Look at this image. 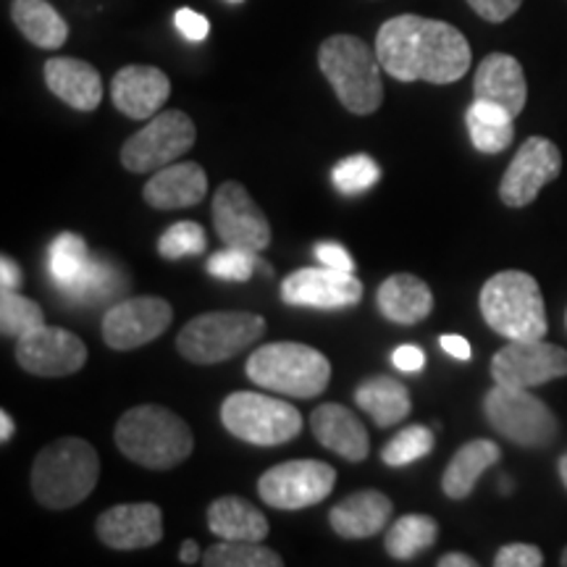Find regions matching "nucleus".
<instances>
[{
	"label": "nucleus",
	"instance_id": "obj_45",
	"mask_svg": "<svg viewBox=\"0 0 567 567\" xmlns=\"http://www.w3.org/2000/svg\"><path fill=\"white\" fill-rule=\"evenodd\" d=\"M439 344H442V350L446 354H452V358H457V360H471L473 358V347L465 337L444 334L442 339H439Z\"/></svg>",
	"mask_w": 567,
	"mask_h": 567
},
{
	"label": "nucleus",
	"instance_id": "obj_23",
	"mask_svg": "<svg viewBox=\"0 0 567 567\" xmlns=\"http://www.w3.org/2000/svg\"><path fill=\"white\" fill-rule=\"evenodd\" d=\"M45 84L59 101L74 111L90 113L103 101V80L87 61L66 59V55L51 59L45 63Z\"/></svg>",
	"mask_w": 567,
	"mask_h": 567
},
{
	"label": "nucleus",
	"instance_id": "obj_12",
	"mask_svg": "<svg viewBox=\"0 0 567 567\" xmlns=\"http://www.w3.org/2000/svg\"><path fill=\"white\" fill-rule=\"evenodd\" d=\"M213 226L226 247L264 252L271 245V226L252 195L239 182H224L213 197Z\"/></svg>",
	"mask_w": 567,
	"mask_h": 567
},
{
	"label": "nucleus",
	"instance_id": "obj_32",
	"mask_svg": "<svg viewBox=\"0 0 567 567\" xmlns=\"http://www.w3.org/2000/svg\"><path fill=\"white\" fill-rule=\"evenodd\" d=\"M124 289H126V279L116 266L109 264V260L92 258L80 279L71 284V287L61 289V295L66 297L69 302L92 305V302L109 300V297L124 292Z\"/></svg>",
	"mask_w": 567,
	"mask_h": 567
},
{
	"label": "nucleus",
	"instance_id": "obj_49",
	"mask_svg": "<svg viewBox=\"0 0 567 567\" xmlns=\"http://www.w3.org/2000/svg\"><path fill=\"white\" fill-rule=\"evenodd\" d=\"M13 431H17V425H13V417L3 410V413H0V442L9 444L13 439Z\"/></svg>",
	"mask_w": 567,
	"mask_h": 567
},
{
	"label": "nucleus",
	"instance_id": "obj_43",
	"mask_svg": "<svg viewBox=\"0 0 567 567\" xmlns=\"http://www.w3.org/2000/svg\"><path fill=\"white\" fill-rule=\"evenodd\" d=\"M316 258L321 260L326 268H337V271H350L354 274V260L352 255L337 243H318L316 245Z\"/></svg>",
	"mask_w": 567,
	"mask_h": 567
},
{
	"label": "nucleus",
	"instance_id": "obj_15",
	"mask_svg": "<svg viewBox=\"0 0 567 567\" xmlns=\"http://www.w3.org/2000/svg\"><path fill=\"white\" fill-rule=\"evenodd\" d=\"M174 321V308L163 297H130L103 316V339L111 350L130 352L158 339Z\"/></svg>",
	"mask_w": 567,
	"mask_h": 567
},
{
	"label": "nucleus",
	"instance_id": "obj_24",
	"mask_svg": "<svg viewBox=\"0 0 567 567\" xmlns=\"http://www.w3.org/2000/svg\"><path fill=\"white\" fill-rule=\"evenodd\" d=\"M392 499L379 488L354 492L329 513V523L342 538H371L389 526Z\"/></svg>",
	"mask_w": 567,
	"mask_h": 567
},
{
	"label": "nucleus",
	"instance_id": "obj_3",
	"mask_svg": "<svg viewBox=\"0 0 567 567\" xmlns=\"http://www.w3.org/2000/svg\"><path fill=\"white\" fill-rule=\"evenodd\" d=\"M101 457L84 439H59L34 460L30 486L34 499L48 509H71L95 492Z\"/></svg>",
	"mask_w": 567,
	"mask_h": 567
},
{
	"label": "nucleus",
	"instance_id": "obj_30",
	"mask_svg": "<svg viewBox=\"0 0 567 567\" xmlns=\"http://www.w3.org/2000/svg\"><path fill=\"white\" fill-rule=\"evenodd\" d=\"M467 134H471L473 147L484 155L505 153L515 140V116L502 105L478 101L473 97L471 109L465 113Z\"/></svg>",
	"mask_w": 567,
	"mask_h": 567
},
{
	"label": "nucleus",
	"instance_id": "obj_36",
	"mask_svg": "<svg viewBox=\"0 0 567 567\" xmlns=\"http://www.w3.org/2000/svg\"><path fill=\"white\" fill-rule=\"evenodd\" d=\"M379 179H381L379 163L365 153L342 158L334 168H331V182H334V187L347 197H358L368 193V189L379 184Z\"/></svg>",
	"mask_w": 567,
	"mask_h": 567
},
{
	"label": "nucleus",
	"instance_id": "obj_7",
	"mask_svg": "<svg viewBox=\"0 0 567 567\" xmlns=\"http://www.w3.org/2000/svg\"><path fill=\"white\" fill-rule=\"evenodd\" d=\"M264 334L266 321L260 316L224 310V313H203L193 318L176 337V347L189 363L216 365L237 358Z\"/></svg>",
	"mask_w": 567,
	"mask_h": 567
},
{
	"label": "nucleus",
	"instance_id": "obj_6",
	"mask_svg": "<svg viewBox=\"0 0 567 567\" xmlns=\"http://www.w3.org/2000/svg\"><path fill=\"white\" fill-rule=\"evenodd\" d=\"M247 379L268 392L310 400L329 386L331 363L316 347L271 342L247 358Z\"/></svg>",
	"mask_w": 567,
	"mask_h": 567
},
{
	"label": "nucleus",
	"instance_id": "obj_52",
	"mask_svg": "<svg viewBox=\"0 0 567 567\" xmlns=\"http://www.w3.org/2000/svg\"><path fill=\"white\" fill-rule=\"evenodd\" d=\"M231 3H239V0H231Z\"/></svg>",
	"mask_w": 567,
	"mask_h": 567
},
{
	"label": "nucleus",
	"instance_id": "obj_40",
	"mask_svg": "<svg viewBox=\"0 0 567 567\" xmlns=\"http://www.w3.org/2000/svg\"><path fill=\"white\" fill-rule=\"evenodd\" d=\"M544 555L534 544H507L496 551L494 567H542Z\"/></svg>",
	"mask_w": 567,
	"mask_h": 567
},
{
	"label": "nucleus",
	"instance_id": "obj_50",
	"mask_svg": "<svg viewBox=\"0 0 567 567\" xmlns=\"http://www.w3.org/2000/svg\"><path fill=\"white\" fill-rule=\"evenodd\" d=\"M557 471H559V478H563V484H565V488H567V455L559 457Z\"/></svg>",
	"mask_w": 567,
	"mask_h": 567
},
{
	"label": "nucleus",
	"instance_id": "obj_16",
	"mask_svg": "<svg viewBox=\"0 0 567 567\" xmlns=\"http://www.w3.org/2000/svg\"><path fill=\"white\" fill-rule=\"evenodd\" d=\"M17 363L32 375L59 379L82 371L87 363V344L61 326H40L17 339Z\"/></svg>",
	"mask_w": 567,
	"mask_h": 567
},
{
	"label": "nucleus",
	"instance_id": "obj_8",
	"mask_svg": "<svg viewBox=\"0 0 567 567\" xmlns=\"http://www.w3.org/2000/svg\"><path fill=\"white\" fill-rule=\"evenodd\" d=\"M484 413L496 434L523 450H547L557 442L559 423L555 413L528 389L496 384L484 396Z\"/></svg>",
	"mask_w": 567,
	"mask_h": 567
},
{
	"label": "nucleus",
	"instance_id": "obj_37",
	"mask_svg": "<svg viewBox=\"0 0 567 567\" xmlns=\"http://www.w3.org/2000/svg\"><path fill=\"white\" fill-rule=\"evenodd\" d=\"M434 431L425 429V425H408L396 434L392 442L384 444V452H381V460L389 467H405L415 460H421L425 455L434 452Z\"/></svg>",
	"mask_w": 567,
	"mask_h": 567
},
{
	"label": "nucleus",
	"instance_id": "obj_48",
	"mask_svg": "<svg viewBox=\"0 0 567 567\" xmlns=\"http://www.w3.org/2000/svg\"><path fill=\"white\" fill-rule=\"evenodd\" d=\"M179 559H182L184 565H197V563H203L200 547H197V542H193V538H187V542H184L182 549H179Z\"/></svg>",
	"mask_w": 567,
	"mask_h": 567
},
{
	"label": "nucleus",
	"instance_id": "obj_11",
	"mask_svg": "<svg viewBox=\"0 0 567 567\" xmlns=\"http://www.w3.org/2000/svg\"><path fill=\"white\" fill-rule=\"evenodd\" d=\"M337 471L321 460H289L258 478V494L274 509H305L334 492Z\"/></svg>",
	"mask_w": 567,
	"mask_h": 567
},
{
	"label": "nucleus",
	"instance_id": "obj_35",
	"mask_svg": "<svg viewBox=\"0 0 567 567\" xmlns=\"http://www.w3.org/2000/svg\"><path fill=\"white\" fill-rule=\"evenodd\" d=\"M40 326H45V313L38 302L19 295L17 289L0 292V331H3V337L21 339Z\"/></svg>",
	"mask_w": 567,
	"mask_h": 567
},
{
	"label": "nucleus",
	"instance_id": "obj_39",
	"mask_svg": "<svg viewBox=\"0 0 567 567\" xmlns=\"http://www.w3.org/2000/svg\"><path fill=\"white\" fill-rule=\"evenodd\" d=\"M258 268L271 274V268L258 260V252L243 250V247H226V250L210 255L208 260V274L224 281H247L252 279V274L258 271Z\"/></svg>",
	"mask_w": 567,
	"mask_h": 567
},
{
	"label": "nucleus",
	"instance_id": "obj_38",
	"mask_svg": "<svg viewBox=\"0 0 567 567\" xmlns=\"http://www.w3.org/2000/svg\"><path fill=\"white\" fill-rule=\"evenodd\" d=\"M205 229L195 221H179L168 226L158 239V255L163 260H179L189 258V255L205 252Z\"/></svg>",
	"mask_w": 567,
	"mask_h": 567
},
{
	"label": "nucleus",
	"instance_id": "obj_22",
	"mask_svg": "<svg viewBox=\"0 0 567 567\" xmlns=\"http://www.w3.org/2000/svg\"><path fill=\"white\" fill-rule=\"evenodd\" d=\"M310 429L318 442L334 455L350 460V463H363L371 452V439H368L365 425L360 417L337 402H326V405L316 408L310 415Z\"/></svg>",
	"mask_w": 567,
	"mask_h": 567
},
{
	"label": "nucleus",
	"instance_id": "obj_5",
	"mask_svg": "<svg viewBox=\"0 0 567 567\" xmlns=\"http://www.w3.org/2000/svg\"><path fill=\"white\" fill-rule=\"evenodd\" d=\"M478 308L488 329L509 342H534L547 337V308L542 287L526 271H499L484 284Z\"/></svg>",
	"mask_w": 567,
	"mask_h": 567
},
{
	"label": "nucleus",
	"instance_id": "obj_18",
	"mask_svg": "<svg viewBox=\"0 0 567 567\" xmlns=\"http://www.w3.org/2000/svg\"><path fill=\"white\" fill-rule=\"evenodd\" d=\"M95 534L111 549H147L163 538V513L158 505H151V502L116 505L97 517Z\"/></svg>",
	"mask_w": 567,
	"mask_h": 567
},
{
	"label": "nucleus",
	"instance_id": "obj_29",
	"mask_svg": "<svg viewBox=\"0 0 567 567\" xmlns=\"http://www.w3.org/2000/svg\"><path fill=\"white\" fill-rule=\"evenodd\" d=\"M11 19L32 45L59 51L69 40V24L48 0H13Z\"/></svg>",
	"mask_w": 567,
	"mask_h": 567
},
{
	"label": "nucleus",
	"instance_id": "obj_17",
	"mask_svg": "<svg viewBox=\"0 0 567 567\" xmlns=\"http://www.w3.org/2000/svg\"><path fill=\"white\" fill-rule=\"evenodd\" d=\"M281 300L295 308L342 310L363 300V281L337 268H300L281 284Z\"/></svg>",
	"mask_w": 567,
	"mask_h": 567
},
{
	"label": "nucleus",
	"instance_id": "obj_28",
	"mask_svg": "<svg viewBox=\"0 0 567 567\" xmlns=\"http://www.w3.org/2000/svg\"><path fill=\"white\" fill-rule=\"evenodd\" d=\"M354 402L373 417L379 429L402 423L410 415V410H413L408 386L402 381L389 379V375H375V379L363 381V384L354 389Z\"/></svg>",
	"mask_w": 567,
	"mask_h": 567
},
{
	"label": "nucleus",
	"instance_id": "obj_13",
	"mask_svg": "<svg viewBox=\"0 0 567 567\" xmlns=\"http://www.w3.org/2000/svg\"><path fill=\"white\" fill-rule=\"evenodd\" d=\"M563 172V153L547 137H528L499 182V200L507 208H526Z\"/></svg>",
	"mask_w": 567,
	"mask_h": 567
},
{
	"label": "nucleus",
	"instance_id": "obj_21",
	"mask_svg": "<svg viewBox=\"0 0 567 567\" xmlns=\"http://www.w3.org/2000/svg\"><path fill=\"white\" fill-rule=\"evenodd\" d=\"M473 95L478 101L502 105V109L520 116L528 101V84L523 74L520 61L509 53H492L478 63L476 80H473Z\"/></svg>",
	"mask_w": 567,
	"mask_h": 567
},
{
	"label": "nucleus",
	"instance_id": "obj_51",
	"mask_svg": "<svg viewBox=\"0 0 567 567\" xmlns=\"http://www.w3.org/2000/svg\"><path fill=\"white\" fill-rule=\"evenodd\" d=\"M559 563H563V565L567 567V547H565V551H563V559H559Z\"/></svg>",
	"mask_w": 567,
	"mask_h": 567
},
{
	"label": "nucleus",
	"instance_id": "obj_41",
	"mask_svg": "<svg viewBox=\"0 0 567 567\" xmlns=\"http://www.w3.org/2000/svg\"><path fill=\"white\" fill-rule=\"evenodd\" d=\"M467 6H471L481 19L492 21V24H502V21H507L517 9H520L523 0H467Z\"/></svg>",
	"mask_w": 567,
	"mask_h": 567
},
{
	"label": "nucleus",
	"instance_id": "obj_26",
	"mask_svg": "<svg viewBox=\"0 0 567 567\" xmlns=\"http://www.w3.org/2000/svg\"><path fill=\"white\" fill-rule=\"evenodd\" d=\"M502 460V450L492 439H473L460 446L455 457L446 465L442 488L450 499H467L476 488L478 478L484 476L488 467H494Z\"/></svg>",
	"mask_w": 567,
	"mask_h": 567
},
{
	"label": "nucleus",
	"instance_id": "obj_31",
	"mask_svg": "<svg viewBox=\"0 0 567 567\" xmlns=\"http://www.w3.org/2000/svg\"><path fill=\"white\" fill-rule=\"evenodd\" d=\"M439 536V523L431 515L423 513H413L400 517L392 528H389L384 547L389 551V557L394 559H413L421 555V551L431 549L436 544Z\"/></svg>",
	"mask_w": 567,
	"mask_h": 567
},
{
	"label": "nucleus",
	"instance_id": "obj_14",
	"mask_svg": "<svg viewBox=\"0 0 567 567\" xmlns=\"http://www.w3.org/2000/svg\"><path fill=\"white\" fill-rule=\"evenodd\" d=\"M567 375V352L563 347L534 339V342H509L492 358L494 384L534 389Z\"/></svg>",
	"mask_w": 567,
	"mask_h": 567
},
{
	"label": "nucleus",
	"instance_id": "obj_4",
	"mask_svg": "<svg viewBox=\"0 0 567 567\" xmlns=\"http://www.w3.org/2000/svg\"><path fill=\"white\" fill-rule=\"evenodd\" d=\"M318 66L334 87L339 103L354 116H371L384 103L381 61L375 48L354 34H331L318 48Z\"/></svg>",
	"mask_w": 567,
	"mask_h": 567
},
{
	"label": "nucleus",
	"instance_id": "obj_10",
	"mask_svg": "<svg viewBox=\"0 0 567 567\" xmlns=\"http://www.w3.org/2000/svg\"><path fill=\"white\" fill-rule=\"evenodd\" d=\"M197 140L195 122L184 111L155 113L145 130L132 134L122 147V163L132 174H155L184 153L193 151Z\"/></svg>",
	"mask_w": 567,
	"mask_h": 567
},
{
	"label": "nucleus",
	"instance_id": "obj_25",
	"mask_svg": "<svg viewBox=\"0 0 567 567\" xmlns=\"http://www.w3.org/2000/svg\"><path fill=\"white\" fill-rule=\"evenodd\" d=\"M381 316L396 326H415L434 310V292L423 279L410 274H396L379 287L375 295Z\"/></svg>",
	"mask_w": 567,
	"mask_h": 567
},
{
	"label": "nucleus",
	"instance_id": "obj_9",
	"mask_svg": "<svg viewBox=\"0 0 567 567\" xmlns=\"http://www.w3.org/2000/svg\"><path fill=\"white\" fill-rule=\"evenodd\" d=\"M221 423L231 436L255 446H279L302 431L300 410L260 392H234L221 405Z\"/></svg>",
	"mask_w": 567,
	"mask_h": 567
},
{
	"label": "nucleus",
	"instance_id": "obj_46",
	"mask_svg": "<svg viewBox=\"0 0 567 567\" xmlns=\"http://www.w3.org/2000/svg\"><path fill=\"white\" fill-rule=\"evenodd\" d=\"M0 287L3 289H19L21 287V268L17 260H11L9 255L0 258Z\"/></svg>",
	"mask_w": 567,
	"mask_h": 567
},
{
	"label": "nucleus",
	"instance_id": "obj_20",
	"mask_svg": "<svg viewBox=\"0 0 567 567\" xmlns=\"http://www.w3.org/2000/svg\"><path fill=\"white\" fill-rule=\"evenodd\" d=\"M205 195H208V176H205L200 163L193 161L168 163V166L158 168L142 189L145 203L155 210L193 208V205L205 200Z\"/></svg>",
	"mask_w": 567,
	"mask_h": 567
},
{
	"label": "nucleus",
	"instance_id": "obj_34",
	"mask_svg": "<svg viewBox=\"0 0 567 567\" xmlns=\"http://www.w3.org/2000/svg\"><path fill=\"white\" fill-rule=\"evenodd\" d=\"M203 565L208 567H281L279 551L264 547L260 542H224L205 549Z\"/></svg>",
	"mask_w": 567,
	"mask_h": 567
},
{
	"label": "nucleus",
	"instance_id": "obj_2",
	"mask_svg": "<svg viewBox=\"0 0 567 567\" xmlns=\"http://www.w3.org/2000/svg\"><path fill=\"white\" fill-rule=\"evenodd\" d=\"M122 455L147 471H172L193 455L195 436L187 421L161 405L126 410L113 431Z\"/></svg>",
	"mask_w": 567,
	"mask_h": 567
},
{
	"label": "nucleus",
	"instance_id": "obj_27",
	"mask_svg": "<svg viewBox=\"0 0 567 567\" xmlns=\"http://www.w3.org/2000/svg\"><path fill=\"white\" fill-rule=\"evenodd\" d=\"M208 528L224 542H264L268 520L243 496H221L208 507Z\"/></svg>",
	"mask_w": 567,
	"mask_h": 567
},
{
	"label": "nucleus",
	"instance_id": "obj_47",
	"mask_svg": "<svg viewBox=\"0 0 567 567\" xmlns=\"http://www.w3.org/2000/svg\"><path fill=\"white\" fill-rule=\"evenodd\" d=\"M439 567H476L478 563L473 557L463 555V551H450V555L439 557Z\"/></svg>",
	"mask_w": 567,
	"mask_h": 567
},
{
	"label": "nucleus",
	"instance_id": "obj_33",
	"mask_svg": "<svg viewBox=\"0 0 567 567\" xmlns=\"http://www.w3.org/2000/svg\"><path fill=\"white\" fill-rule=\"evenodd\" d=\"M92 255L87 250V243L84 237L74 231H63L53 239L51 245V258H48V271H51V279L55 289H66L84 274V268L90 266Z\"/></svg>",
	"mask_w": 567,
	"mask_h": 567
},
{
	"label": "nucleus",
	"instance_id": "obj_1",
	"mask_svg": "<svg viewBox=\"0 0 567 567\" xmlns=\"http://www.w3.org/2000/svg\"><path fill=\"white\" fill-rule=\"evenodd\" d=\"M381 69L396 82H460L471 69V45L457 27L439 19L402 13L375 34Z\"/></svg>",
	"mask_w": 567,
	"mask_h": 567
},
{
	"label": "nucleus",
	"instance_id": "obj_44",
	"mask_svg": "<svg viewBox=\"0 0 567 567\" xmlns=\"http://www.w3.org/2000/svg\"><path fill=\"white\" fill-rule=\"evenodd\" d=\"M392 363L396 371H402V373H417V371H423L425 354L417 344H400L392 352Z\"/></svg>",
	"mask_w": 567,
	"mask_h": 567
},
{
	"label": "nucleus",
	"instance_id": "obj_19",
	"mask_svg": "<svg viewBox=\"0 0 567 567\" xmlns=\"http://www.w3.org/2000/svg\"><path fill=\"white\" fill-rule=\"evenodd\" d=\"M168 95H172V82L155 66H124L116 71L111 84L116 111H122L134 122H151L166 105Z\"/></svg>",
	"mask_w": 567,
	"mask_h": 567
},
{
	"label": "nucleus",
	"instance_id": "obj_42",
	"mask_svg": "<svg viewBox=\"0 0 567 567\" xmlns=\"http://www.w3.org/2000/svg\"><path fill=\"white\" fill-rule=\"evenodd\" d=\"M176 27H179V32L189 42H203L205 38H208V32H210L208 19H205L203 13L193 11V9H179V11H176Z\"/></svg>",
	"mask_w": 567,
	"mask_h": 567
}]
</instances>
